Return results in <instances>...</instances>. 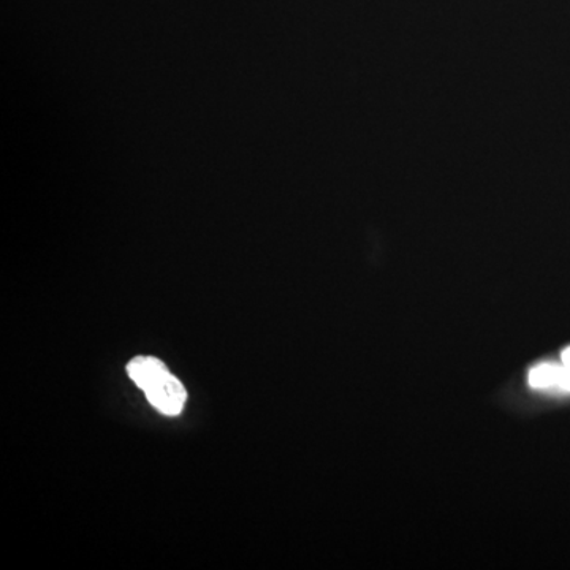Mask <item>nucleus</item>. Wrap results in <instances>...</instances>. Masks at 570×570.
<instances>
[{
    "mask_svg": "<svg viewBox=\"0 0 570 570\" xmlns=\"http://www.w3.org/2000/svg\"><path fill=\"white\" fill-rule=\"evenodd\" d=\"M127 373L160 414L168 417L181 414L187 400L186 389L164 362L154 356H137L127 365Z\"/></svg>",
    "mask_w": 570,
    "mask_h": 570,
    "instance_id": "nucleus-1",
    "label": "nucleus"
},
{
    "mask_svg": "<svg viewBox=\"0 0 570 570\" xmlns=\"http://www.w3.org/2000/svg\"><path fill=\"white\" fill-rule=\"evenodd\" d=\"M530 385L546 392L570 393V371L564 365L542 363L532 367L528 376Z\"/></svg>",
    "mask_w": 570,
    "mask_h": 570,
    "instance_id": "nucleus-2",
    "label": "nucleus"
},
{
    "mask_svg": "<svg viewBox=\"0 0 570 570\" xmlns=\"http://www.w3.org/2000/svg\"><path fill=\"white\" fill-rule=\"evenodd\" d=\"M562 365L568 367L570 371V347L564 348V352L561 354Z\"/></svg>",
    "mask_w": 570,
    "mask_h": 570,
    "instance_id": "nucleus-3",
    "label": "nucleus"
}]
</instances>
